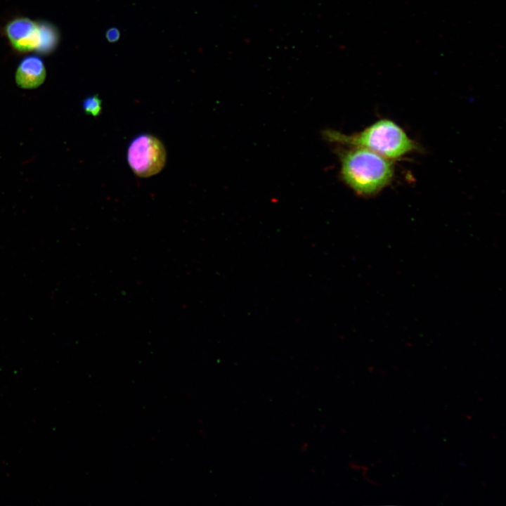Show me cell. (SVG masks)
Returning a JSON list of instances; mask_svg holds the SVG:
<instances>
[{
    "label": "cell",
    "mask_w": 506,
    "mask_h": 506,
    "mask_svg": "<svg viewBox=\"0 0 506 506\" xmlns=\"http://www.w3.org/2000/svg\"><path fill=\"white\" fill-rule=\"evenodd\" d=\"M325 139L332 143L372 150L394 160L418 149L417 143L396 122L379 119L363 131L346 135L337 131L325 130Z\"/></svg>",
    "instance_id": "cell-2"
},
{
    "label": "cell",
    "mask_w": 506,
    "mask_h": 506,
    "mask_svg": "<svg viewBox=\"0 0 506 506\" xmlns=\"http://www.w3.org/2000/svg\"><path fill=\"white\" fill-rule=\"evenodd\" d=\"M105 37L110 43L117 41L120 38V32L116 27H110L106 31Z\"/></svg>",
    "instance_id": "cell-7"
},
{
    "label": "cell",
    "mask_w": 506,
    "mask_h": 506,
    "mask_svg": "<svg viewBox=\"0 0 506 506\" xmlns=\"http://www.w3.org/2000/svg\"><path fill=\"white\" fill-rule=\"evenodd\" d=\"M166 150L162 142L150 134H141L132 140L127 150L128 163L140 177L158 174L164 167Z\"/></svg>",
    "instance_id": "cell-4"
},
{
    "label": "cell",
    "mask_w": 506,
    "mask_h": 506,
    "mask_svg": "<svg viewBox=\"0 0 506 506\" xmlns=\"http://www.w3.org/2000/svg\"><path fill=\"white\" fill-rule=\"evenodd\" d=\"M5 34L13 48L20 52L49 54L56 50L60 39L58 29L53 24L27 17H17L8 22Z\"/></svg>",
    "instance_id": "cell-3"
},
{
    "label": "cell",
    "mask_w": 506,
    "mask_h": 506,
    "mask_svg": "<svg viewBox=\"0 0 506 506\" xmlns=\"http://www.w3.org/2000/svg\"><path fill=\"white\" fill-rule=\"evenodd\" d=\"M101 100L98 96H90L83 100L82 108L86 114L96 117L101 112Z\"/></svg>",
    "instance_id": "cell-6"
},
{
    "label": "cell",
    "mask_w": 506,
    "mask_h": 506,
    "mask_svg": "<svg viewBox=\"0 0 506 506\" xmlns=\"http://www.w3.org/2000/svg\"><path fill=\"white\" fill-rule=\"evenodd\" d=\"M46 69L41 57L27 56L19 63L15 79L17 85L24 89H36L45 81Z\"/></svg>",
    "instance_id": "cell-5"
},
{
    "label": "cell",
    "mask_w": 506,
    "mask_h": 506,
    "mask_svg": "<svg viewBox=\"0 0 506 506\" xmlns=\"http://www.w3.org/2000/svg\"><path fill=\"white\" fill-rule=\"evenodd\" d=\"M339 157L342 179L360 195H375L393 179L394 160L372 150L351 147L342 150Z\"/></svg>",
    "instance_id": "cell-1"
}]
</instances>
